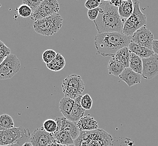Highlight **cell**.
Here are the masks:
<instances>
[{"mask_svg":"<svg viewBox=\"0 0 158 146\" xmlns=\"http://www.w3.org/2000/svg\"><path fill=\"white\" fill-rule=\"evenodd\" d=\"M133 142L130 141V142H128V146H135L134 144H133Z\"/></svg>","mask_w":158,"mask_h":146,"instance_id":"74e56055","label":"cell"},{"mask_svg":"<svg viewBox=\"0 0 158 146\" xmlns=\"http://www.w3.org/2000/svg\"><path fill=\"white\" fill-rule=\"evenodd\" d=\"M58 125L57 129L66 130L72 137L74 141L79 137L81 131L77 125V123L68 120L64 117L57 118L55 119Z\"/></svg>","mask_w":158,"mask_h":146,"instance_id":"4fadbf2b","label":"cell"},{"mask_svg":"<svg viewBox=\"0 0 158 146\" xmlns=\"http://www.w3.org/2000/svg\"><path fill=\"white\" fill-rule=\"evenodd\" d=\"M128 49L131 53L135 54L142 59L151 57L155 54L152 50H151L148 48L137 45L132 42H131L128 46Z\"/></svg>","mask_w":158,"mask_h":146,"instance_id":"e0dca14e","label":"cell"},{"mask_svg":"<svg viewBox=\"0 0 158 146\" xmlns=\"http://www.w3.org/2000/svg\"><path fill=\"white\" fill-rule=\"evenodd\" d=\"M133 1L131 0L122 1L118 7V13L122 19L129 18L133 11Z\"/></svg>","mask_w":158,"mask_h":146,"instance_id":"ffe728a7","label":"cell"},{"mask_svg":"<svg viewBox=\"0 0 158 146\" xmlns=\"http://www.w3.org/2000/svg\"><path fill=\"white\" fill-rule=\"evenodd\" d=\"M21 146L18 144H9V145H6V146Z\"/></svg>","mask_w":158,"mask_h":146,"instance_id":"f35d334b","label":"cell"},{"mask_svg":"<svg viewBox=\"0 0 158 146\" xmlns=\"http://www.w3.org/2000/svg\"><path fill=\"white\" fill-rule=\"evenodd\" d=\"M22 146H33L32 145V143H31L30 142H25Z\"/></svg>","mask_w":158,"mask_h":146,"instance_id":"8d00e7d4","label":"cell"},{"mask_svg":"<svg viewBox=\"0 0 158 146\" xmlns=\"http://www.w3.org/2000/svg\"><path fill=\"white\" fill-rule=\"evenodd\" d=\"M125 67L120 61L113 57L109 61L108 70L109 74L115 76H119L125 69Z\"/></svg>","mask_w":158,"mask_h":146,"instance_id":"d6986e66","label":"cell"},{"mask_svg":"<svg viewBox=\"0 0 158 146\" xmlns=\"http://www.w3.org/2000/svg\"><path fill=\"white\" fill-rule=\"evenodd\" d=\"M59 10V3L56 0H44L37 9L32 13L30 18L37 21L57 14Z\"/></svg>","mask_w":158,"mask_h":146,"instance_id":"9c48e42d","label":"cell"},{"mask_svg":"<svg viewBox=\"0 0 158 146\" xmlns=\"http://www.w3.org/2000/svg\"><path fill=\"white\" fill-rule=\"evenodd\" d=\"M133 11L129 18L124 23L122 33L128 37H131L135 32L143 26H146L147 18L140 9L139 1H133Z\"/></svg>","mask_w":158,"mask_h":146,"instance_id":"8992f818","label":"cell"},{"mask_svg":"<svg viewBox=\"0 0 158 146\" xmlns=\"http://www.w3.org/2000/svg\"><path fill=\"white\" fill-rule=\"evenodd\" d=\"M81 104L84 110H89L93 105V100L89 94H85L81 98Z\"/></svg>","mask_w":158,"mask_h":146,"instance_id":"f546056e","label":"cell"},{"mask_svg":"<svg viewBox=\"0 0 158 146\" xmlns=\"http://www.w3.org/2000/svg\"><path fill=\"white\" fill-rule=\"evenodd\" d=\"M42 1V0H23V4H25L28 6L32 10L33 13L37 9V7L41 3Z\"/></svg>","mask_w":158,"mask_h":146,"instance_id":"4dcf8cb0","label":"cell"},{"mask_svg":"<svg viewBox=\"0 0 158 146\" xmlns=\"http://www.w3.org/2000/svg\"><path fill=\"white\" fill-rule=\"evenodd\" d=\"M141 75L135 72L130 67L126 68L119 75L120 79L126 83L129 87L141 82Z\"/></svg>","mask_w":158,"mask_h":146,"instance_id":"5bb4252c","label":"cell"},{"mask_svg":"<svg viewBox=\"0 0 158 146\" xmlns=\"http://www.w3.org/2000/svg\"><path fill=\"white\" fill-rule=\"evenodd\" d=\"M113 138L110 134L101 129L81 132L75 140V146H110Z\"/></svg>","mask_w":158,"mask_h":146,"instance_id":"3957f363","label":"cell"},{"mask_svg":"<svg viewBox=\"0 0 158 146\" xmlns=\"http://www.w3.org/2000/svg\"><path fill=\"white\" fill-rule=\"evenodd\" d=\"M2 128H3L1 127H0V129H1ZM0 146H1V144H0Z\"/></svg>","mask_w":158,"mask_h":146,"instance_id":"60d3db41","label":"cell"},{"mask_svg":"<svg viewBox=\"0 0 158 146\" xmlns=\"http://www.w3.org/2000/svg\"><path fill=\"white\" fill-rule=\"evenodd\" d=\"M77 125L81 132L96 130L98 127V121L89 115L81 118L77 123Z\"/></svg>","mask_w":158,"mask_h":146,"instance_id":"9a60e30c","label":"cell"},{"mask_svg":"<svg viewBox=\"0 0 158 146\" xmlns=\"http://www.w3.org/2000/svg\"><path fill=\"white\" fill-rule=\"evenodd\" d=\"M0 127L5 129H11L15 128L12 117L7 114L0 115Z\"/></svg>","mask_w":158,"mask_h":146,"instance_id":"d4e9b609","label":"cell"},{"mask_svg":"<svg viewBox=\"0 0 158 146\" xmlns=\"http://www.w3.org/2000/svg\"><path fill=\"white\" fill-rule=\"evenodd\" d=\"M100 13L94 21L98 33H122L124 22L118 13V7L109 3V1H101Z\"/></svg>","mask_w":158,"mask_h":146,"instance_id":"6da1fadb","label":"cell"},{"mask_svg":"<svg viewBox=\"0 0 158 146\" xmlns=\"http://www.w3.org/2000/svg\"><path fill=\"white\" fill-rule=\"evenodd\" d=\"M57 54L53 50H47L42 54V60L46 65L50 64L55 59Z\"/></svg>","mask_w":158,"mask_h":146,"instance_id":"4316f807","label":"cell"},{"mask_svg":"<svg viewBox=\"0 0 158 146\" xmlns=\"http://www.w3.org/2000/svg\"><path fill=\"white\" fill-rule=\"evenodd\" d=\"M142 77L150 80L158 75V56L154 54L151 57L142 59Z\"/></svg>","mask_w":158,"mask_h":146,"instance_id":"8fae6325","label":"cell"},{"mask_svg":"<svg viewBox=\"0 0 158 146\" xmlns=\"http://www.w3.org/2000/svg\"><path fill=\"white\" fill-rule=\"evenodd\" d=\"M31 134L28 129L23 127L14 128L11 129H0V144L6 146L12 144H18L22 146L28 142Z\"/></svg>","mask_w":158,"mask_h":146,"instance_id":"5b68a950","label":"cell"},{"mask_svg":"<svg viewBox=\"0 0 158 146\" xmlns=\"http://www.w3.org/2000/svg\"><path fill=\"white\" fill-rule=\"evenodd\" d=\"M63 19L59 14L44 18L35 21L33 28L37 33L44 36L55 34L61 28Z\"/></svg>","mask_w":158,"mask_h":146,"instance_id":"277c9868","label":"cell"},{"mask_svg":"<svg viewBox=\"0 0 158 146\" xmlns=\"http://www.w3.org/2000/svg\"><path fill=\"white\" fill-rule=\"evenodd\" d=\"M75 101L68 97H64L60 100L59 109L64 118L67 119L73 109Z\"/></svg>","mask_w":158,"mask_h":146,"instance_id":"44dd1931","label":"cell"},{"mask_svg":"<svg viewBox=\"0 0 158 146\" xmlns=\"http://www.w3.org/2000/svg\"><path fill=\"white\" fill-rule=\"evenodd\" d=\"M152 50L158 56V40H154L152 45Z\"/></svg>","mask_w":158,"mask_h":146,"instance_id":"836d02e7","label":"cell"},{"mask_svg":"<svg viewBox=\"0 0 158 146\" xmlns=\"http://www.w3.org/2000/svg\"><path fill=\"white\" fill-rule=\"evenodd\" d=\"M64 145H62L61 144L57 143L56 142H52L50 144H49L48 146H63Z\"/></svg>","mask_w":158,"mask_h":146,"instance_id":"d590c367","label":"cell"},{"mask_svg":"<svg viewBox=\"0 0 158 146\" xmlns=\"http://www.w3.org/2000/svg\"><path fill=\"white\" fill-rule=\"evenodd\" d=\"M61 87L65 97L74 100L82 96L85 89V84L81 76L76 74H72L65 78Z\"/></svg>","mask_w":158,"mask_h":146,"instance_id":"52a82bcc","label":"cell"},{"mask_svg":"<svg viewBox=\"0 0 158 146\" xmlns=\"http://www.w3.org/2000/svg\"><path fill=\"white\" fill-rule=\"evenodd\" d=\"M21 67L18 57L14 54L10 55L0 64V80H6L13 78L18 73Z\"/></svg>","mask_w":158,"mask_h":146,"instance_id":"ba28073f","label":"cell"},{"mask_svg":"<svg viewBox=\"0 0 158 146\" xmlns=\"http://www.w3.org/2000/svg\"><path fill=\"white\" fill-rule=\"evenodd\" d=\"M29 140L33 146H47L55 142L52 135L46 132L43 127L35 129Z\"/></svg>","mask_w":158,"mask_h":146,"instance_id":"7c38bea8","label":"cell"},{"mask_svg":"<svg viewBox=\"0 0 158 146\" xmlns=\"http://www.w3.org/2000/svg\"><path fill=\"white\" fill-rule=\"evenodd\" d=\"M94 41L97 55L103 57H113L120 49L128 47L131 37L117 32L98 33Z\"/></svg>","mask_w":158,"mask_h":146,"instance_id":"7a4b0ae2","label":"cell"},{"mask_svg":"<svg viewBox=\"0 0 158 146\" xmlns=\"http://www.w3.org/2000/svg\"><path fill=\"white\" fill-rule=\"evenodd\" d=\"M130 54L131 52L128 47H126L120 49L114 56V57L120 61L123 64L125 68H128L130 66Z\"/></svg>","mask_w":158,"mask_h":146,"instance_id":"cb8c5ba5","label":"cell"},{"mask_svg":"<svg viewBox=\"0 0 158 146\" xmlns=\"http://www.w3.org/2000/svg\"><path fill=\"white\" fill-rule=\"evenodd\" d=\"M46 66L49 70L56 72L59 71L63 69L65 66V59L60 54H57L54 60L50 64H47Z\"/></svg>","mask_w":158,"mask_h":146,"instance_id":"7402d4cb","label":"cell"},{"mask_svg":"<svg viewBox=\"0 0 158 146\" xmlns=\"http://www.w3.org/2000/svg\"><path fill=\"white\" fill-rule=\"evenodd\" d=\"M18 15L23 18H27L31 17L32 14L31 9L25 4H22L19 7L18 9Z\"/></svg>","mask_w":158,"mask_h":146,"instance_id":"f1b7e54d","label":"cell"},{"mask_svg":"<svg viewBox=\"0 0 158 146\" xmlns=\"http://www.w3.org/2000/svg\"><path fill=\"white\" fill-rule=\"evenodd\" d=\"M101 3L100 0H87L85 1V6L87 9H94L100 6Z\"/></svg>","mask_w":158,"mask_h":146,"instance_id":"1f68e13d","label":"cell"},{"mask_svg":"<svg viewBox=\"0 0 158 146\" xmlns=\"http://www.w3.org/2000/svg\"><path fill=\"white\" fill-rule=\"evenodd\" d=\"M142 59L137 56L135 54L131 52L129 66L130 69L135 72L142 75Z\"/></svg>","mask_w":158,"mask_h":146,"instance_id":"603a6c76","label":"cell"},{"mask_svg":"<svg viewBox=\"0 0 158 146\" xmlns=\"http://www.w3.org/2000/svg\"><path fill=\"white\" fill-rule=\"evenodd\" d=\"M154 40V35L149 29L146 28V26H143L137 30L131 36V42L151 50Z\"/></svg>","mask_w":158,"mask_h":146,"instance_id":"30bf717a","label":"cell"},{"mask_svg":"<svg viewBox=\"0 0 158 146\" xmlns=\"http://www.w3.org/2000/svg\"><path fill=\"white\" fill-rule=\"evenodd\" d=\"M63 146H75L74 144H70V145H64Z\"/></svg>","mask_w":158,"mask_h":146,"instance_id":"ab89813d","label":"cell"},{"mask_svg":"<svg viewBox=\"0 0 158 146\" xmlns=\"http://www.w3.org/2000/svg\"><path fill=\"white\" fill-rule=\"evenodd\" d=\"M11 55V50L0 40V64Z\"/></svg>","mask_w":158,"mask_h":146,"instance_id":"83f0119b","label":"cell"},{"mask_svg":"<svg viewBox=\"0 0 158 146\" xmlns=\"http://www.w3.org/2000/svg\"><path fill=\"white\" fill-rule=\"evenodd\" d=\"M109 1V3H110L111 5H112L113 6H114L115 7H119L122 1L119 0V1Z\"/></svg>","mask_w":158,"mask_h":146,"instance_id":"e575fe53","label":"cell"},{"mask_svg":"<svg viewBox=\"0 0 158 146\" xmlns=\"http://www.w3.org/2000/svg\"><path fill=\"white\" fill-rule=\"evenodd\" d=\"M55 142L62 145L74 144V141L72 137L66 130L57 129V131L52 134Z\"/></svg>","mask_w":158,"mask_h":146,"instance_id":"ac0fdd59","label":"cell"},{"mask_svg":"<svg viewBox=\"0 0 158 146\" xmlns=\"http://www.w3.org/2000/svg\"><path fill=\"white\" fill-rule=\"evenodd\" d=\"M44 130L48 133L54 134L57 131L58 129V125L57 121L54 119H48L44 121L43 127Z\"/></svg>","mask_w":158,"mask_h":146,"instance_id":"484cf974","label":"cell"},{"mask_svg":"<svg viewBox=\"0 0 158 146\" xmlns=\"http://www.w3.org/2000/svg\"><path fill=\"white\" fill-rule=\"evenodd\" d=\"M82 97V95L80 96L74 100L75 103L73 109L68 117L67 118L68 120L77 123L81 118L83 117V115L85 112V110L83 108L81 104V100Z\"/></svg>","mask_w":158,"mask_h":146,"instance_id":"2e32d148","label":"cell"},{"mask_svg":"<svg viewBox=\"0 0 158 146\" xmlns=\"http://www.w3.org/2000/svg\"><path fill=\"white\" fill-rule=\"evenodd\" d=\"M100 11H101V10H100V6L96 9H94L89 10L87 11V15H88L89 19L90 20L95 21V20L98 18V15L100 13Z\"/></svg>","mask_w":158,"mask_h":146,"instance_id":"d6a6232c","label":"cell"},{"mask_svg":"<svg viewBox=\"0 0 158 146\" xmlns=\"http://www.w3.org/2000/svg\"></svg>","mask_w":158,"mask_h":146,"instance_id":"b9f144b4","label":"cell"}]
</instances>
